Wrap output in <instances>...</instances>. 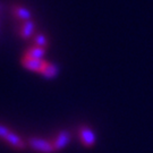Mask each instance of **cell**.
I'll return each mask as SVG.
<instances>
[{
  "instance_id": "cell-1",
  "label": "cell",
  "mask_w": 153,
  "mask_h": 153,
  "mask_svg": "<svg viewBox=\"0 0 153 153\" xmlns=\"http://www.w3.org/2000/svg\"><path fill=\"white\" fill-rule=\"evenodd\" d=\"M28 144L34 150V151H38L41 153H52L56 152L52 142L43 140V138H40V137H32L28 140Z\"/></svg>"
},
{
  "instance_id": "cell-2",
  "label": "cell",
  "mask_w": 153,
  "mask_h": 153,
  "mask_svg": "<svg viewBox=\"0 0 153 153\" xmlns=\"http://www.w3.org/2000/svg\"><path fill=\"white\" fill-rule=\"evenodd\" d=\"M44 64H45V61H44L43 59H35V58H32V57L27 56L26 53L23 56V58H22L23 67L28 69V71L40 73V71H42Z\"/></svg>"
},
{
  "instance_id": "cell-3",
  "label": "cell",
  "mask_w": 153,
  "mask_h": 153,
  "mask_svg": "<svg viewBox=\"0 0 153 153\" xmlns=\"http://www.w3.org/2000/svg\"><path fill=\"white\" fill-rule=\"evenodd\" d=\"M78 135H79V140H81V142L84 146H92L93 144L95 143V140H97V137H95V133L91 129V128H88V127H85V126H83L79 128V131H78Z\"/></svg>"
},
{
  "instance_id": "cell-4",
  "label": "cell",
  "mask_w": 153,
  "mask_h": 153,
  "mask_svg": "<svg viewBox=\"0 0 153 153\" xmlns=\"http://www.w3.org/2000/svg\"><path fill=\"white\" fill-rule=\"evenodd\" d=\"M4 140L8 145H10L11 148L17 149V150H24L25 149V142L22 140V137L17 135L15 131H9L7 133V135L4 137Z\"/></svg>"
},
{
  "instance_id": "cell-5",
  "label": "cell",
  "mask_w": 153,
  "mask_h": 153,
  "mask_svg": "<svg viewBox=\"0 0 153 153\" xmlns=\"http://www.w3.org/2000/svg\"><path fill=\"white\" fill-rule=\"evenodd\" d=\"M71 141V134L67 131H61L57 134V136L51 141L55 151H59L61 149H64Z\"/></svg>"
},
{
  "instance_id": "cell-6",
  "label": "cell",
  "mask_w": 153,
  "mask_h": 153,
  "mask_svg": "<svg viewBox=\"0 0 153 153\" xmlns=\"http://www.w3.org/2000/svg\"><path fill=\"white\" fill-rule=\"evenodd\" d=\"M13 13L14 16L16 17L17 19H19L21 22H26V21H31V11L28 10L26 7L23 6H15L13 8Z\"/></svg>"
},
{
  "instance_id": "cell-7",
  "label": "cell",
  "mask_w": 153,
  "mask_h": 153,
  "mask_svg": "<svg viewBox=\"0 0 153 153\" xmlns=\"http://www.w3.org/2000/svg\"><path fill=\"white\" fill-rule=\"evenodd\" d=\"M34 23L32 21H26V22H23V24H21V27L18 33L21 34V36L23 39H28L32 36V34L34 33Z\"/></svg>"
},
{
  "instance_id": "cell-8",
  "label": "cell",
  "mask_w": 153,
  "mask_h": 153,
  "mask_svg": "<svg viewBox=\"0 0 153 153\" xmlns=\"http://www.w3.org/2000/svg\"><path fill=\"white\" fill-rule=\"evenodd\" d=\"M40 74L45 77V78H53L58 74V66L45 61V64H44L42 71H40Z\"/></svg>"
},
{
  "instance_id": "cell-9",
  "label": "cell",
  "mask_w": 153,
  "mask_h": 153,
  "mask_svg": "<svg viewBox=\"0 0 153 153\" xmlns=\"http://www.w3.org/2000/svg\"><path fill=\"white\" fill-rule=\"evenodd\" d=\"M25 53L30 56V57H32V58H35V59H42L44 53H45V51H44V48L35 45V47H33L31 49H28Z\"/></svg>"
},
{
  "instance_id": "cell-10",
  "label": "cell",
  "mask_w": 153,
  "mask_h": 153,
  "mask_svg": "<svg viewBox=\"0 0 153 153\" xmlns=\"http://www.w3.org/2000/svg\"><path fill=\"white\" fill-rule=\"evenodd\" d=\"M45 44H47V39L44 38V35H42V34L36 35V38H35V45L41 47V48H44Z\"/></svg>"
}]
</instances>
